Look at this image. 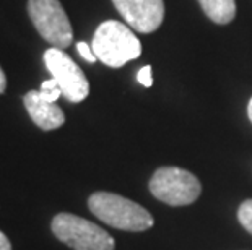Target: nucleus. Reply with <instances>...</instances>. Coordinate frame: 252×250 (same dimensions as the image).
Listing matches in <instances>:
<instances>
[{"label": "nucleus", "mask_w": 252, "mask_h": 250, "mask_svg": "<svg viewBox=\"0 0 252 250\" xmlns=\"http://www.w3.org/2000/svg\"><path fill=\"white\" fill-rule=\"evenodd\" d=\"M88 210L99 221L119 231L143 232L153 227V216L147 208L111 192H94L88 198Z\"/></svg>", "instance_id": "nucleus-1"}, {"label": "nucleus", "mask_w": 252, "mask_h": 250, "mask_svg": "<svg viewBox=\"0 0 252 250\" xmlns=\"http://www.w3.org/2000/svg\"><path fill=\"white\" fill-rule=\"evenodd\" d=\"M91 49L104 65L121 68L142 56V44L128 25L116 20L103 21L93 34Z\"/></svg>", "instance_id": "nucleus-2"}, {"label": "nucleus", "mask_w": 252, "mask_h": 250, "mask_svg": "<svg viewBox=\"0 0 252 250\" xmlns=\"http://www.w3.org/2000/svg\"><path fill=\"white\" fill-rule=\"evenodd\" d=\"M148 189L155 198L169 206L192 205L202 194L197 175L178 166L158 167L150 177Z\"/></svg>", "instance_id": "nucleus-3"}, {"label": "nucleus", "mask_w": 252, "mask_h": 250, "mask_svg": "<svg viewBox=\"0 0 252 250\" xmlns=\"http://www.w3.org/2000/svg\"><path fill=\"white\" fill-rule=\"evenodd\" d=\"M52 234L73 250H114L116 242L103 227L72 213H59L51 222Z\"/></svg>", "instance_id": "nucleus-4"}, {"label": "nucleus", "mask_w": 252, "mask_h": 250, "mask_svg": "<svg viewBox=\"0 0 252 250\" xmlns=\"http://www.w3.org/2000/svg\"><path fill=\"white\" fill-rule=\"evenodd\" d=\"M28 15L41 38L57 49H67L73 41V29L59 0H28Z\"/></svg>", "instance_id": "nucleus-5"}, {"label": "nucleus", "mask_w": 252, "mask_h": 250, "mask_svg": "<svg viewBox=\"0 0 252 250\" xmlns=\"http://www.w3.org/2000/svg\"><path fill=\"white\" fill-rule=\"evenodd\" d=\"M44 63L61 88L62 96L67 101L82 103L88 98L90 83L87 77L82 68L73 62V58L63 52V49L49 47L44 52Z\"/></svg>", "instance_id": "nucleus-6"}, {"label": "nucleus", "mask_w": 252, "mask_h": 250, "mask_svg": "<svg viewBox=\"0 0 252 250\" xmlns=\"http://www.w3.org/2000/svg\"><path fill=\"white\" fill-rule=\"evenodd\" d=\"M112 5L137 33H153L164 20V0H112Z\"/></svg>", "instance_id": "nucleus-7"}, {"label": "nucleus", "mask_w": 252, "mask_h": 250, "mask_svg": "<svg viewBox=\"0 0 252 250\" xmlns=\"http://www.w3.org/2000/svg\"><path fill=\"white\" fill-rule=\"evenodd\" d=\"M23 104L31 120L41 130H56L65 124V114L56 103H47L41 98L39 91L31 89L23 96Z\"/></svg>", "instance_id": "nucleus-8"}, {"label": "nucleus", "mask_w": 252, "mask_h": 250, "mask_svg": "<svg viewBox=\"0 0 252 250\" xmlns=\"http://www.w3.org/2000/svg\"><path fill=\"white\" fill-rule=\"evenodd\" d=\"M208 20L217 25H229L236 17V0H197Z\"/></svg>", "instance_id": "nucleus-9"}, {"label": "nucleus", "mask_w": 252, "mask_h": 250, "mask_svg": "<svg viewBox=\"0 0 252 250\" xmlns=\"http://www.w3.org/2000/svg\"><path fill=\"white\" fill-rule=\"evenodd\" d=\"M39 94H41L42 99L47 101V103H56V101L62 96V91H61V88H59V84H57L56 80L51 78V80H46V82H42Z\"/></svg>", "instance_id": "nucleus-10"}, {"label": "nucleus", "mask_w": 252, "mask_h": 250, "mask_svg": "<svg viewBox=\"0 0 252 250\" xmlns=\"http://www.w3.org/2000/svg\"><path fill=\"white\" fill-rule=\"evenodd\" d=\"M238 221L252 236V198L244 200L238 208Z\"/></svg>", "instance_id": "nucleus-11"}, {"label": "nucleus", "mask_w": 252, "mask_h": 250, "mask_svg": "<svg viewBox=\"0 0 252 250\" xmlns=\"http://www.w3.org/2000/svg\"><path fill=\"white\" fill-rule=\"evenodd\" d=\"M137 82L145 88H150L153 84V77H152V67L145 65L142 67L137 73Z\"/></svg>", "instance_id": "nucleus-12"}, {"label": "nucleus", "mask_w": 252, "mask_h": 250, "mask_svg": "<svg viewBox=\"0 0 252 250\" xmlns=\"http://www.w3.org/2000/svg\"><path fill=\"white\" fill-rule=\"evenodd\" d=\"M77 51H78V54L82 56V58H85V60L90 62V63H94L96 58H98V57L94 56L93 49H91L87 42H83V41L77 42Z\"/></svg>", "instance_id": "nucleus-13"}, {"label": "nucleus", "mask_w": 252, "mask_h": 250, "mask_svg": "<svg viewBox=\"0 0 252 250\" xmlns=\"http://www.w3.org/2000/svg\"><path fill=\"white\" fill-rule=\"evenodd\" d=\"M0 250H12V244L2 231H0Z\"/></svg>", "instance_id": "nucleus-14"}, {"label": "nucleus", "mask_w": 252, "mask_h": 250, "mask_svg": "<svg viewBox=\"0 0 252 250\" xmlns=\"http://www.w3.org/2000/svg\"><path fill=\"white\" fill-rule=\"evenodd\" d=\"M5 89H7V77H5L2 67H0V94H2Z\"/></svg>", "instance_id": "nucleus-15"}, {"label": "nucleus", "mask_w": 252, "mask_h": 250, "mask_svg": "<svg viewBox=\"0 0 252 250\" xmlns=\"http://www.w3.org/2000/svg\"><path fill=\"white\" fill-rule=\"evenodd\" d=\"M248 117H249V120L252 124V98L249 99V103H248Z\"/></svg>", "instance_id": "nucleus-16"}]
</instances>
